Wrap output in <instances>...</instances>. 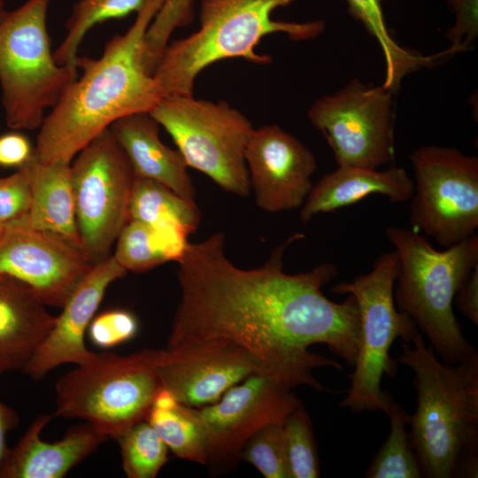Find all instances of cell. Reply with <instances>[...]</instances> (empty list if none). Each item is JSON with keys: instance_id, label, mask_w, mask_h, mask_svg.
I'll list each match as a JSON object with an SVG mask.
<instances>
[{"instance_id": "d4e9b609", "label": "cell", "mask_w": 478, "mask_h": 478, "mask_svg": "<svg viewBox=\"0 0 478 478\" xmlns=\"http://www.w3.org/2000/svg\"><path fill=\"white\" fill-rule=\"evenodd\" d=\"M385 413L389 419V435L374 457L365 476L366 478L424 477L422 466L406 430L409 414L394 401L390 393L387 398Z\"/></svg>"}, {"instance_id": "7c38bea8", "label": "cell", "mask_w": 478, "mask_h": 478, "mask_svg": "<svg viewBox=\"0 0 478 478\" xmlns=\"http://www.w3.org/2000/svg\"><path fill=\"white\" fill-rule=\"evenodd\" d=\"M393 95L352 79L312 104L309 120L324 135L338 166L377 169L394 162Z\"/></svg>"}, {"instance_id": "f546056e", "label": "cell", "mask_w": 478, "mask_h": 478, "mask_svg": "<svg viewBox=\"0 0 478 478\" xmlns=\"http://www.w3.org/2000/svg\"><path fill=\"white\" fill-rule=\"evenodd\" d=\"M115 260L127 271L141 273L167 260L156 231L143 222L129 220L116 240Z\"/></svg>"}, {"instance_id": "277c9868", "label": "cell", "mask_w": 478, "mask_h": 478, "mask_svg": "<svg viewBox=\"0 0 478 478\" xmlns=\"http://www.w3.org/2000/svg\"><path fill=\"white\" fill-rule=\"evenodd\" d=\"M385 233L399 261L393 289L397 310L413 320L444 363L478 355L453 312L458 289L478 265L477 235L440 251L412 228L387 227Z\"/></svg>"}, {"instance_id": "ba28073f", "label": "cell", "mask_w": 478, "mask_h": 478, "mask_svg": "<svg viewBox=\"0 0 478 478\" xmlns=\"http://www.w3.org/2000/svg\"><path fill=\"white\" fill-rule=\"evenodd\" d=\"M399 261L396 251L382 253L367 274L357 275L350 282H339L331 288L337 294L352 296L360 315V335L354 371L350 374L351 387L339 403L352 413L385 412L388 391L381 388L384 375L394 378L397 361L389 350L395 339L411 343L419 330L413 320L399 312L393 289Z\"/></svg>"}, {"instance_id": "4fadbf2b", "label": "cell", "mask_w": 478, "mask_h": 478, "mask_svg": "<svg viewBox=\"0 0 478 478\" xmlns=\"http://www.w3.org/2000/svg\"><path fill=\"white\" fill-rule=\"evenodd\" d=\"M291 389L266 374L254 373L218 401L197 408L206 436L207 464L232 466L257 430L269 423H283L302 404Z\"/></svg>"}, {"instance_id": "836d02e7", "label": "cell", "mask_w": 478, "mask_h": 478, "mask_svg": "<svg viewBox=\"0 0 478 478\" xmlns=\"http://www.w3.org/2000/svg\"><path fill=\"white\" fill-rule=\"evenodd\" d=\"M31 203L29 176L22 166L6 177L0 178V225L22 220L27 215Z\"/></svg>"}, {"instance_id": "8d00e7d4", "label": "cell", "mask_w": 478, "mask_h": 478, "mask_svg": "<svg viewBox=\"0 0 478 478\" xmlns=\"http://www.w3.org/2000/svg\"><path fill=\"white\" fill-rule=\"evenodd\" d=\"M454 300L459 312L478 326V265L459 287Z\"/></svg>"}, {"instance_id": "3957f363", "label": "cell", "mask_w": 478, "mask_h": 478, "mask_svg": "<svg viewBox=\"0 0 478 478\" xmlns=\"http://www.w3.org/2000/svg\"><path fill=\"white\" fill-rule=\"evenodd\" d=\"M397 362L414 373L416 410L409 414L412 447L428 478L478 476V355L446 364L416 330Z\"/></svg>"}, {"instance_id": "52a82bcc", "label": "cell", "mask_w": 478, "mask_h": 478, "mask_svg": "<svg viewBox=\"0 0 478 478\" xmlns=\"http://www.w3.org/2000/svg\"><path fill=\"white\" fill-rule=\"evenodd\" d=\"M50 0H27L0 22V86L5 122L13 130L41 127L78 68L58 65L47 28Z\"/></svg>"}, {"instance_id": "5b68a950", "label": "cell", "mask_w": 478, "mask_h": 478, "mask_svg": "<svg viewBox=\"0 0 478 478\" xmlns=\"http://www.w3.org/2000/svg\"><path fill=\"white\" fill-rule=\"evenodd\" d=\"M296 0H201L200 27L166 47L152 76L163 96L193 95L198 74L210 65L228 58L253 64L271 62L255 48L261 39L284 33L292 40H310L324 30V22H292L272 19L279 7Z\"/></svg>"}, {"instance_id": "ab89813d", "label": "cell", "mask_w": 478, "mask_h": 478, "mask_svg": "<svg viewBox=\"0 0 478 478\" xmlns=\"http://www.w3.org/2000/svg\"><path fill=\"white\" fill-rule=\"evenodd\" d=\"M4 227H3V226L0 225V235H1L2 233L4 232Z\"/></svg>"}, {"instance_id": "44dd1931", "label": "cell", "mask_w": 478, "mask_h": 478, "mask_svg": "<svg viewBox=\"0 0 478 478\" xmlns=\"http://www.w3.org/2000/svg\"><path fill=\"white\" fill-rule=\"evenodd\" d=\"M413 181L404 167L391 166L377 169L338 166L312 185L300 211V220L307 223L315 215L335 212L358 203L372 194H380L393 203H405L413 194Z\"/></svg>"}, {"instance_id": "f1b7e54d", "label": "cell", "mask_w": 478, "mask_h": 478, "mask_svg": "<svg viewBox=\"0 0 478 478\" xmlns=\"http://www.w3.org/2000/svg\"><path fill=\"white\" fill-rule=\"evenodd\" d=\"M283 436L292 478L320 477L317 444L311 420L303 404L286 417Z\"/></svg>"}, {"instance_id": "9a60e30c", "label": "cell", "mask_w": 478, "mask_h": 478, "mask_svg": "<svg viewBox=\"0 0 478 478\" xmlns=\"http://www.w3.org/2000/svg\"><path fill=\"white\" fill-rule=\"evenodd\" d=\"M158 373L162 388L181 404L198 408L218 401L231 387L262 371L244 349L214 340L163 350Z\"/></svg>"}, {"instance_id": "484cf974", "label": "cell", "mask_w": 478, "mask_h": 478, "mask_svg": "<svg viewBox=\"0 0 478 478\" xmlns=\"http://www.w3.org/2000/svg\"><path fill=\"white\" fill-rule=\"evenodd\" d=\"M145 420L176 456L207 464L206 436L197 408L180 402L169 409L151 406Z\"/></svg>"}, {"instance_id": "e0dca14e", "label": "cell", "mask_w": 478, "mask_h": 478, "mask_svg": "<svg viewBox=\"0 0 478 478\" xmlns=\"http://www.w3.org/2000/svg\"><path fill=\"white\" fill-rule=\"evenodd\" d=\"M127 274L113 258L93 265L61 307L55 324L23 372L35 380L64 364L81 365L91 358L84 343L85 333L95 317L107 288Z\"/></svg>"}, {"instance_id": "7a4b0ae2", "label": "cell", "mask_w": 478, "mask_h": 478, "mask_svg": "<svg viewBox=\"0 0 478 478\" xmlns=\"http://www.w3.org/2000/svg\"><path fill=\"white\" fill-rule=\"evenodd\" d=\"M165 0H147L123 35L112 37L98 58L78 57L81 76L45 116L35 155L43 163H69L117 120L150 112L162 98L143 64L146 31Z\"/></svg>"}, {"instance_id": "ac0fdd59", "label": "cell", "mask_w": 478, "mask_h": 478, "mask_svg": "<svg viewBox=\"0 0 478 478\" xmlns=\"http://www.w3.org/2000/svg\"><path fill=\"white\" fill-rule=\"evenodd\" d=\"M52 415L40 414L10 449L1 478H62L108 439L89 423L70 428L54 443L41 434Z\"/></svg>"}, {"instance_id": "8992f818", "label": "cell", "mask_w": 478, "mask_h": 478, "mask_svg": "<svg viewBox=\"0 0 478 478\" xmlns=\"http://www.w3.org/2000/svg\"><path fill=\"white\" fill-rule=\"evenodd\" d=\"M162 352L152 349L127 356L94 352L90 359L58 380L52 416L81 419L117 440L145 420L162 389L158 373Z\"/></svg>"}, {"instance_id": "4316f807", "label": "cell", "mask_w": 478, "mask_h": 478, "mask_svg": "<svg viewBox=\"0 0 478 478\" xmlns=\"http://www.w3.org/2000/svg\"><path fill=\"white\" fill-rule=\"evenodd\" d=\"M146 2L147 0H79L73 4L66 23V35L53 51L55 61L60 66L78 68V49L86 34L94 26L138 12Z\"/></svg>"}, {"instance_id": "5bb4252c", "label": "cell", "mask_w": 478, "mask_h": 478, "mask_svg": "<svg viewBox=\"0 0 478 478\" xmlns=\"http://www.w3.org/2000/svg\"><path fill=\"white\" fill-rule=\"evenodd\" d=\"M93 265L81 248L25 219L0 235V273L30 286L47 306L61 308Z\"/></svg>"}, {"instance_id": "ffe728a7", "label": "cell", "mask_w": 478, "mask_h": 478, "mask_svg": "<svg viewBox=\"0 0 478 478\" xmlns=\"http://www.w3.org/2000/svg\"><path fill=\"white\" fill-rule=\"evenodd\" d=\"M159 124L150 112L124 116L110 130L124 150L135 177L156 181L180 197L194 200L196 190L178 150L162 143Z\"/></svg>"}, {"instance_id": "4dcf8cb0", "label": "cell", "mask_w": 478, "mask_h": 478, "mask_svg": "<svg viewBox=\"0 0 478 478\" xmlns=\"http://www.w3.org/2000/svg\"><path fill=\"white\" fill-rule=\"evenodd\" d=\"M241 457L266 478H292L286 455L283 423H269L244 444Z\"/></svg>"}, {"instance_id": "cb8c5ba5", "label": "cell", "mask_w": 478, "mask_h": 478, "mask_svg": "<svg viewBox=\"0 0 478 478\" xmlns=\"http://www.w3.org/2000/svg\"><path fill=\"white\" fill-rule=\"evenodd\" d=\"M129 220L152 227L179 226L191 234L198 227L200 212L194 200L180 197L156 181L135 177L129 202Z\"/></svg>"}, {"instance_id": "f35d334b", "label": "cell", "mask_w": 478, "mask_h": 478, "mask_svg": "<svg viewBox=\"0 0 478 478\" xmlns=\"http://www.w3.org/2000/svg\"><path fill=\"white\" fill-rule=\"evenodd\" d=\"M9 11L5 7L4 0H0V22L5 18Z\"/></svg>"}, {"instance_id": "9c48e42d", "label": "cell", "mask_w": 478, "mask_h": 478, "mask_svg": "<svg viewBox=\"0 0 478 478\" xmlns=\"http://www.w3.org/2000/svg\"><path fill=\"white\" fill-rule=\"evenodd\" d=\"M150 114L171 135L188 166L228 193L250 194L245 152L254 127L239 110L225 101L179 95L163 96Z\"/></svg>"}, {"instance_id": "d6a6232c", "label": "cell", "mask_w": 478, "mask_h": 478, "mask_svg": "<svg viewBox=\"0 0 478 478\" xmlns=\"http://www.w3.org/2000/svg\"><path fill=\"white\" fill-rule=\"evenodd\" d=\"M135 316L127 311H105L93 318L88 333L90 341L101 348H112L132 339L137 333Z\"/></svg>"}, {"instance_id": "8fae6325", "label": "cell", "mask_w": 478, "mask_h": 478, "mask_svg": "<svg viewBox=\"0 0 478 478\" xmlns=\"http://www.w3.org/2000/svg\"><path fill=\"white\" fill-rule=\"evenodd\" d=\"M73 159L71 173L81 247L96 264L111 256L112 246L129 220L135 177L110 128Z\"/></svg>"}, {"instance_id": "603a6c76", "label": "cell", "mask_w": 478, "mask_h": 478, "mask_svg": "<svg viewBox=\"0 0 478 478\" xmlns=\"http://www.w3.org/2000/svg\"><path fill=\"white\" fill-rule=\"evenodd\" d=\"M346 1L350 12L364 25L382 49L385 62V77L382 86L385 89L396 94L405 76L421 67L433 66L447 58L446 50L424 56L397 43L386 26L381 0Z\"/></svg>"}, {"instance_id": "6da1fadb", "label": "cell", "mask_w": 478, "mask_h": 478, "mask_svg": "<svg viewBox=\"0 0 478 478\" xmlns=\"http://www.w3.org/2000/svg\"><path fill=\"white\" fill-rule=\"evenodd\" d=\"M294 234L274 248L261 266L243 269L225 255V235L217 232L189 243L178 261L181 301L166 349L207 341L231 342L247 351L266 374L290 389L322 385L313 370L342 365L309 351L321 343L349 365L357 358L360 315L355 298L328 299L322 287L337 276L336 266L284 272L286 249L303 238Z\"/></svg>"}, {"instance_id": "e575fe53", "label": "cell", "mask_w": 478, "mask_h": 478, "mask_svg": "<svg viewBox=\"0 0 478 478\" xmlns=\"http://www.w3.org/2000/svg\"><path fill=\"white\" fill-rule=\"evenodd\" d=\"M455 15L445 34L455 53L468 50L478 35V0H445Z\"/></svg>"}, {"instance_id": "d6986e66", "label": "cell", "mask_w": 478, "mask_h": 478, "mask_svg": "<svg viewBox=\"0 0 478 478\" xmlns=\"http://www.w3.org/2000/svg\"><path fill=\"white\" fill-rule=\"evenodd\" d=\"M25 282L0 273V376L22 370L52 329L56 317Z\"/></svg>"}, {"instance_id": "7402d4cb", "label": "cell", "mask_w": 478, "mask_h": 478, "mask_svg": "<svg viewBox=\"0 0 478 478\" xmlns=\"http://www.w3.org/2000/svg\"><path fill=\"white\" fill-rule=\"evenodd\" d=\"M25 166L31 190L26 222L35 228L59 235L81 248L71 164L43 163L35 151Z\"/></svg>"}, {"instance_id": "30bf717a", "label": "cell", "mask_w": 478, "mask_h": 478, "mask_svg": "<svg viewBox=\"0 0 478 478\" xmlns=\"http://www.w3.org/2000/svg\"><path fill=\"white\" fill-rule=\"evenodd\" d=\"M415 181L409 222L446 248L478 227V158L425 145L410 154Z\"/></svg>"}, {"instance_id": "1f68e13d", "label": "cell", "mask_w": 478, "mask_h": 478, "mask_svg": "<svg viewBox=\"0 0 478 478\" xmlns=\"http://www.w3.org/2000/svg\"><path fill=\"white\" fill-rule=\"evenodd\" d=\"M194 0H165L150 24L143 43V64L152 74L173 32L189 25L194 14Z\"/></svg>"}, {"instance_id": "d590c367", "label": "cell", "mask_w": 478, "mask_h": 478, "mask_svg": "<svg viewBox=\"0 0 478 478\" xmlns=\"http://www.w3.org/2000/svg\"><path fill=\"white\" fill-rule=\"evenodd\" d=\"M35 148L20 130L0 135V166L19 169L34 157Z\"/></svg>"}, {"instance_id": "2e32d148", "label": "cell", "mask_w": 478, "mask_h": 478, "mask_svg": "<svg viewBox=\"0 0 478 478\" xmlns=\"http://www.w3.org/2000/svg\"><path fill=\"white\" fill-rule=\"evenodd\" d=\"M245 159L256 204L268 212L303 205L317 170L312 152L277 125L254 128Z\"/></svg>"}, {"instance_id": "83f0119b", "label": "cell", "mask_w": 478, "mask_h": 478, "mask_svg": "<svg viewBox=\"0 0 478 478\" xmlns=\"http://www.w3.org/2000/svg\"><path fill=\"white\" fill-rule=\"evenodd\" d=\"M117 441L123 470L129 478H154L167 462L168 447L145 420L135 424Z\"/></svg>"}, {"instance_id": "74e56055", "label": "cell", "mask_w": 478, "mask_h": 478, "mask_svg": "<svg viewBox=\"0 0 478 478\" xmlns=\"http://www.w3.org/2000/svg\"><path fill=\"white\" fill-rule=\"evenodd\" d=\"M18 423L19 418L15 411L0 400V478L10 452L6 436L18 426Z\"/></svg>"}]
</instances>
